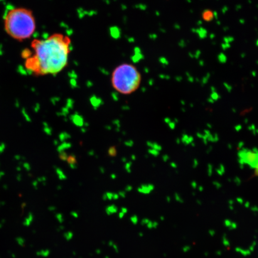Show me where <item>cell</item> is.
<instances>
[{
	"label": "cell",
	"instance_id": "obj_1",
	"mask_svg": "<svg viewBox=\"0 0 258 258\" xmlns=\"http://www.w3.org/2000/svg\"><path fill=\"white\" fill-rule=\"evenodd\" d=\"M32 51L23 53L25 68L37 76L61 73L68 63L71 51L70 38L61 33L53 34L46 39H36L31 43Z\"/></svg>",
	"mask_w": 258,
	"mask_h": 258
},
{
	"label": "cell",
	"instance_id": "obj_2",
	"mask_svg": "<svg viewBox=\"0 0 258 258\" xmlns=\"http://www.w3.org/2000/svg\"><path fill=\"white\" fill-rule=\"evenodd\" d=\"M4 29L13 39L22 41L32 37L36 29L33 13L25 8H16L7 13Z\"/></svg>",
	"mask_w": 258,
	"mask_h": 258
},
{
	"label": "cell",
	"instance_id": "obj_3",
	"mask_svg": "<svg viewBox=\"0 0 258 258\" xmlns=\"http://www.w3.org/2000/svg\"><path fill=\"white\" fill-rule=\"evenodd\" d=\"M141 79V74L135 65L124 63L113 71L111 83L116 91L124 95H129L139 87Z\"/></svg>",
	"mask_w": 258,
	"mask_h": 258
},
{
	"label": "cell",
	"instance_id": "obj_4",
	"mask_svg": "<svg viewBox=\"0 0 258 258\" xmlns=\"http://www.w3.org/2000/svg\"><path fill=\"white\" fill-rule=\"evenodd\" d=\"M202 19L206 22L212 21L215 18V13L210 9H206L201 13Z\"/></svg>",
	"mask_w": 258,
	"mask_h": 258
},
{
	"label": "cell",
	"instance_id": "obj_5",
	"mask_svg": "<svg viewBox=\"0 0 258 258\" xmlns=\"http://www.w3.org/2000/svg\"><path fill=\"white\" fill-rule=\"evenodd\" d=\"M154 189V186L151 184H145L141 185L137 189V191L142 194H149Z\"/></svg>",
	"mask_w": 258,
	"mask_h": 258
},
{
	"label": "cell",
	"instance_id": "obj_6",
	"mask_svg": "<svg viewBox=\"0 0 258 258\" xmlns=\"http://www.w3.org/2000/svg\"><path fill=\"white\" fill-rule=\"evenodd\" d=\"M118 211V208L115 204L108 205L105 208V213L108 216H112L113 215L117 214Z\"/></svg>",
	"mask_w": 258,
	"mask_h": 258
},
{
	"label": "cell",
	"instance_id": "obj_7",
	"mask_svg": "<svg viewBox=\"0 0 258 258\" xmlns=\"http://www.w3.org/2000/svg\"><path fill=\"white\" fill-rule=\"evenodd\" d=\"M120 198L118 194L113 193L111 192H107L105 193L102 197L104 201H111V200H117Z\"/></svg>",
	"mask_w": 258,
	"mask_h": 258
},
{
	"label": "cell",
	"instance_id": "obj_8",
	"mask_svg": "<svg viewBox=\"0 0 258 258\" xmlns=\"http://www.w3.org/2000/svg\"><path fill=\"white\" fill-rule=\"evenodd\" d=\"M63 238L68 241H71L74 238V233L71 231H68L63 234Z\"/></svg>",
	"mask_w": 258,
	"mask_h": 258
},
{
	"label": "cell",
	"instance_id": "obj_9",
	"mask_svg": "<svg viewBox=\"0 0 258 258\" xmlns=\"http://www.w3.org/2000/svg\"><path fill=\"white\" fill-rule=\"evenodd\" d=\"M157 225H158V223L157 222L151 221L149 220V221L148 222V223L145 226L149 229H152V228H157Z\"/></svg>",
	"mask_w": 258,
	"mask_h": 258
},
{
	"label": "cell",
	"instance_id": "obj_10",
	"mask_svg": "<svg viewBox=\"0 0 258 258\" xmlns=\"http://www.w3.org/2000/svg\"><path fill=\"white\" fill-rule=\"evenodd\" d=\"M108 245L112 248V249L115 251V252H116V253H118L119 252L118 246H117V245L115 244L113 241H112V240L108 242Z\"/></svg>",
	"mask_w": 258,
	"mask_h": 258
},
{
	"label": "cell",
	"instance_id": "obj_11",
	"mask_svg": "<svg viewBox=\"0 0 258 258\" xmlns=\"http://www.w3.org/2000/svg\"><path fill=\"white\" fill-rule=\"evenodd\" d=\"M130 221L133 225H136L139 223V217L136 215H133L130 218Z\"/></svg>",
	"mask_w": 258,
	"mask_h": 258
},
{
	"label": "cell",
	"instance_id": "obj_12",
	"mask_svg": "<svg viewBox=\"0 0 258 258\" xmlns=\"http://www.w3.org/2000/svg\"><path fill=\"white\" fill-rule=\"evenodd\" d=\"M57 221L59 222L60 223H62L64 222V216L63 215V214H62L61 213H59L56 215V216Z\"/></svg>",
	"mask_w": 258,
	"mask_h": 258
},
{
	"label": "cell",
	"instance_id": "obj_13",
	"mask_svg": "<svg viewBox=\"0 0 258 258\" xmlns=\"http://www.w3.org/2000/svg\"><path fill=\"white\" fill-rule=\"evenodd\" d=\"M70 215H71V216L73 218H75V219H77V218H78L79 217V213H78V211H72L71 212Z\"/></svg>",
	"mask_w": 258,
	"mask_h": 258
},
{
	"label": "cell",
	"instance_id": "obj_14",
	"mask_svg": "<svg viewBox=\"0 0 258 258\" xmlns=\"http://www.w3.org/2000/svg\"><path fill=\"white\" fill-rule=\"evenodd\" d=\"M211 98L213 99V100H218L219 99V95L216 92H213L212 93V94L211 95Z\"/></svg>",
	"mask_w": 258,
	"mask_h": 258
},
{
	"label": "cell",
	"instance_id": "obj_15",
	"mask_svg": "<svg viewBox=\"0 0 258 258\" xmlns=\"http://www.w3.org/2000/svg\"><path fill=\"white\" fill-rule=\"evenodd\" d=\"M125 216V215L124 213H123V212H122L120 211L118 212V218L123 219V218H124Z\"/></svg>",
	"mask_w": 258,
	"mask_h": 258
},
{
	"label": "cell",
	"instance_id": "obj_16",
	"mask_svg": "<svg viewBox=\"0 0 258 258\" xmlns=\"http://www.w3.org/2000/svg\"><path fill=\"white\" fill-rule=\"evenodd\" d=\"M120 211L123 212V213H124L125 215H126L128 213V209L127 208H125V207H122L120 209Z\"/></svg>",
	"mask_w": 258,
	"mask_h": 258
},
{
	"label": "cell",
	"instance_id": "obj_17",
	"mask_svg": "<svg viewBox=\"0 0 258 258\" xmlns=\"http://www.w3.org/2000/svg\"><path fill=\"white\" fill-rule=\"evenodd\" d=\"M118 195H119L120 197H121V198H124L125 197V193L124 191H120L118 193Z\"/></svg>",
	"mask_w": 258,
	"mask_h": 258
},
{
	"label": "cell",
	"instance_id": "obj_18",
	"mask_svg": "<svg viewBox=\"0 0 258 258\" xmlns=\"http://www.w3.org/2000/svg\"><path fill=\"white\" fill-rule=\"evenodd\" d=\"M132 187L131 186H127L125 188V191H126L127 192L131 191H132Z\"/></svg>",
	"mask_w": 258,
	"mask_h": 258
},
{
	"label": "cell",
	"instance_id": "obj_19",
	"mask_svg": "<svg viewBox=\"0 0 258 258\" xmlns=\"http://www.w3.org/2000/svg\"><path fill=\"white\" fill-rule=\"evenodd\" d=\"M241 129V125H237V126L235 127V130L237 131H240Z\"/></svg>",
	"mask_w": 258,
	"mask_h": 258
},
{
	"label": "cell",
	"instance_id": "obj_20",
	"mask_svg": "<svg viewBox=\"0 0 258 258\" xmlns=\"http://www.w3.org/2000/svg\"><path fill=\"white\" fill-rule=\"evenodd\" d=\"M101 253H102V251H101V250H100V249H97L96 250V254H98V255H100Z\"/></svg>",
	"mask_w": 258,
	"mask_h": 258
},
{
	"label": "cell",
	"instance_id": "obj_21",
	"mask_svg": "<svg viewBox=\"0 0 258 258\" xmlns=\"http://www.w3.org/2000/svg\"><path fill=\"white\" fill-rule=\"evenodd\" d=\"M255 174L256 176H258V168L255 169Z\"/></svg>",
	"mask_w": 258,
	"mask_h": 258
},
{
	"label": "cell",
	"instance_id": "obj_22",
	"mask_svg": "<svg viewBox=\"0 0 258 258\" xmlns=\"http://www.w3.org/2000/svg\"><path fill=\"white\" fill-rule=\"evenodd\" d=\"M138 235L139 236V237H143L144 236V233H138Z\"/></svg>",
	"mask_w": 258,
	"mask_h": 258
},
{
	"label": "cell",
	"instance_id": "obj_23",
	"mask_svg": "<svg viewBox=\"0 0 258 258\" xmlns=\"http://www.w3.org/2000/svg\"><path fill=\"white\" fill-rule=\"evenodd\" d=\"M110 258V256H105V258Z\"/></svg>",
	"mask_w": 258,
	"mask_h": 258
}]
</instances>
